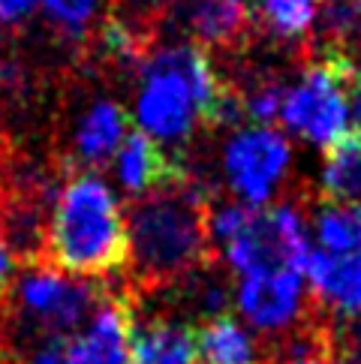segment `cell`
I'll use <instances>...</instances> for the list:
<instances>
[{"label": "cell", "instance_id": "1", "mask_svg": "<svg viewBox=\"0 0 361 364\" xmlns=\"http://www.w3.org/2000/svg\"><path fill=\"white\" fill-rule=\"evenodd\" d=\"M36 265H48L75 280L112 277L130 265L124 208L102 178L79 172L63 184L43 232Z\"/></svg>", "mask_w": 361, "mask_h": 364}, {"label": "cell", "instance_id": "2", "mask_svg": "<svg viewBox=\"0 0 361 364\" xmlns=\"http://www.w3.org/2000/svg\"><path fill=\"white\" fill-rule=\"evenodd\" d=\"M130 265L141 289L187 280L211 259L208 205L190 184L133 199L126 217Z\"/></svg>", "mask_w": 361, "mask_h": 364}, {"label": "cell", "instance_id": "3", "mask_svg": "<svg viewBox=\"0 0 361 364\" xmlns=\"http://www.w3.org/2000/svg\"><path fill=\"white\" fill-rule=\"evenodd\" d=\"M355 58L350 51H325V58L307 67L292 87H286L280 106V121L292 133L331 148L350 133V82L355 73Z\"/></svg>", "mask_w": 361, "mask_h": 364}, {"label": "cell", "instance_id": "4", "mask_svg": "<svg viewBox=\"0 0 361 364\" xmlns=\"http://www.w3.org/2000/svg\"><path fill=\"white\" fill-rule=\"evenodd\" d=\"M229 268L238 277L265 271H301L311 259L304 217L292 205L253 208L244 229L223 247Z\"/></svg>", "mask_w": 361, "mask_h": 364}, {"label": "cell", "instance_id": "5", "mask_svg": "<svg viewBox=\"0 0 361 364\" xmlns=\"http://www.w3.org/2000/svg\"><path fill=\"white\" fill-rule=\"evenodd\" d=\"M90 280H75L48 265H28L16 283V301L21 314L48 334V341H67L85 319L94 316L106 292Z\"/></svg>", "mask_w": 361, "mask_h": 364}, {"label": "cell", "instance_id": "6", "mask_svg": "<svg viewBox=\"0 0 361 364\" xmlns=\"http://www.w3.org/2000/svg\"><path fill=\"white\" fill-rule=\"evenodd\" d=\"M292 163L289 139L274 127L247 124L226 141L223 168L232 193L247 208H265Z\"/></svg>", "mask_w": 361, "mask_h": 364}, {"label": "cell", "instance_id": "7", "mask_svg": "<svg viewBox=\"0 0 361 364\" xmlns=\"http://www.w3.org/2000/svg\"><path fill=\"white\" fill-rule=\"evenodd\" d=\"M235 304L241 316L271 341L298 328L313 314L301 271H265L241 277L235 286Z\"/></svg>", "mask_w": 361, "mask_h": 364}, {"label": "cell", "instance_id": "8", "mask_svg": "<svg viewBox=\"0 0 361 364\" xmlns=\"http://www.w3.org/2000/svg\"><path fill=\"white\" fill-rule=\"evenodd\" d=\"M133 331L130 298L106 292L85 328L63 341V364H133Z\"/></svg>", "mask_w": 361, "mask_h": 364}, {"label": "cell", "instance_id": "9", "mask_svg": "<svg viewBox=\"0 0 361 364\" xmlns=\"http://www.w3.org/2000/svg\"><path fill=\"white\" fill-rule=\"evenodd\" d=\"M118 178L133 199L187 184V172L180 168V163H175L169 151L141 129H130L124 145L118 148Z\"/></svg>", "mask_w": 361, "mask_h": 364}, {"label": "cell", "instance_id": "10", "mask_svg": "<svg viewBox=\"0 0 361 364\" xmlns=\"http://www.w3.org/2000/svg\"><path fill=\"white\" fill-rule=\"evenodd\" d=\"M304 277L311 283L313 304L325 316H361V259L311 250Z\"/></svg>", "mask_w": 361, "mask_h": 364}, {"label": "cell", "instance_id": "11", "mask_svg": "<svg viewBox=\"0 0 361 364\" xmlns=\"http://www.w3.org/2000/svg\"><path fill=\"white\" fill-rule=\"evenodd\" d=\"M175 16L202 48H235L250 31L247 0H178Z\"/></svg>", "mask_w": 361, "mask_h": 364}, {"label": "cell", "instance_id": "12", "mask_svg": "<svg viewBox=\"0 0 361 364\" xmlns=\"http://www.w3.org/2000/svg\"><path fill=\"white\" fill-rule=\"evenodd\" d=\"M126 133H130V118H126L124 106L112 100H99L82 114L79 127H75L72 136L75 157L85 166H102L109 157L118 154Z\"/></svg>", "mask_w": 361, "mask_h": 364}, {"label": "cell", "instance_id": "13", "mask_svg": "<svg viewBox=\"0 0 361 364\" xmlns=\"http://www.w3.org/2000/svg\"><path fill=\"white\" fill-rule=\"evenodd\" d=\"M199 364H262V349L253 334L229 314L211 316L193 328Z\"/></svg>", "mask_w": 361, "mask_h": 364}, {"label": "cell", "instance_id": "14", "mask_svg": "<svg viewBox=\"0 0 361 364\" xmlns=\"http://www.w3.org/2000/svg\"><path fill=\"white\" fill-rule=\"evenodd\" d=\"M322 199L328 205L355 208L361 205V133L350 129L325 151V166H322Z\"/></svg>", "mask_w": 361, "mask_h": 364}, {"label": "cell", "instance_id": "15", "mask_svg": "<svg viewBox=\"0 0 361 364\" xmlns=\"http://www.w3.org/2000/svg\"><path fill=\"white\" fill-rule=\"evenodd\" d=\"M136 364H199L193 328L169 319H151L133 331Z\"/></svg>", "mask_w": 361, "mask_h": 364}, {"label": "cell", "instance_id": "16", "mask_svg": "<svg viewBox=\"0 0 361 364\" xmlns=\"http://www.w3.org/2000/svg\"><path fill=\"white\" fill-rule=\"evenodd\" d=\"M322 0H247L250 18L280 36V40H301L316 28Z\"/></svg>", "mask_w": 361, "mask_h": 364}, {"label": "cell", "instance_id": "17", "mask_svg": "<svg viewBox=\"0 0 361 364\" xmlns=\"http://www.w3.org/2000/svg\"><path fill=\"white\" fill-rule=\"evenodd\" d=\"M316 238L319 250L331 256H361V232L352 208L322 205L316 214Z\"/></svg>", "mask_w": 361, "mask_h": 364}, {"label": "cell", "instance_id": "18", "mask_svg": "<svg viewBox=\"0 0 361 364\" xmlns=\"http://www.w3.org/2000/svg\"><path fill=\"white\" fill-rule=\"evenodd\" d=\"M48 18L67 33H85L99 16L102 0H40Z\"/></svg>", "mask_w": 361, "mask_h": 364}, {"label": "cell", "instance_id": "19", "mask_svg": "<svg viewBox=\"0 0 361 364\" xmlns=\"http://www.w3.org/2000/svg\"><path fill=\"white\" fill-rule=\"evenodd\" d=\"M40 0H0V24H18L36 9Z\"/></svg>", "mask_w": 361, "mask_h": 364}, {"label": "cell", "instance_id": "20", "mask_svg": "<svg viewBox=\"0 0 361 364\" xmlns=\"http://www.w3.org/2000/svg\"><path fill=\"white\" fill-rule=\"evenodd\" d=\"M12 268H16V259H12V247L4 226H0V295L9 292V280H12Z\"/></svg>", "mask_w": 361, "mask_h": 364}, {"label": "cell", "instance_id": "21", "mask_svg": "<svg viewBox=\"0 0 361 364\" xmlns=\"http://www.w3.org/2000/svg\"><path fill=\"white\" fill-rule=\"evenodd\" d=\"M31 364H63V341H48L45 346H40Z\"/></svg>", "mask_w": 361, "mask_h": 364}, {"label": "cell", "instance_id": "22", "mask_svg": "<svg viewBox=\"0 0 361 364\" xmlns=\"http://www.w3.org/2000/svg\"><path fill=\"white\" fill-rule=\"evenodd\" d=\"M9 355L6 353V328H4V310H0V358Z\"/></svg>", "mask_w": 361, "mask_h": 364}, {"label": "cell", "instance_id": "23", "mask_svg": "<svg viewBox=\"0 0 361 364\" xmlns=\"http://www.w3.org/2000/svg\"><path fill=\"white\" fill-rule=\"evenodd\" d=\"M133 4H139V6H160V4H166V0H133Z\"/></svg>", "mask_w": 361, "mask_h": 364}, {"label": "cell", "instance_id": "24", "mask_svg": "<svg viewBox=\"0 0 361 364\" xmlns=\"http://www.w3.org/2000/svg\"><path fill=\"white\" fill-rule=\"evenodd\" d=\"M0 79H4V60H0Z\"/></svg>", "mask_w": 361, "mask_h": 364}, {"label": "cell", "instance_id": "25", "mask_svg": "<svg viewBox=\"0 0 361 364\" xmlns=\"http://www.w3.org/2000/svg\"><path fill=\"white\" fill-rule=\"evenodd\" d=\"M358 21H361V0H358Z\"/></svg>", "mask_w": 361, "mask_h": 364}]
</instances>
